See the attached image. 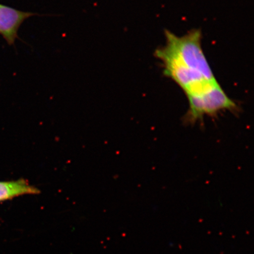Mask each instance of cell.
Instances as JSON below:
<instances>
[{
  "label": "cell",
  "instance_id": "3957f363",
  "mask_svg": "<svg viewBox=\"0 0 254 254\" xmlns=\"http://www.w3.org/2000/svg\"><path fill=\"white\" fill-rule=\"evenodd\" d=\"M37 15H41L0 4V34L8 45H14L15 40L19 39L18 31L21 24L27 19Z\"/></svg>",
  "mask_w": 254,
  "mask_h": 254
},
{
  "label": "cell",
  "instance_id": "6da1fadb",
  "mask_svg": "<svg viewBox=\"0 0 254 254\" xmlns=\"http://www.w3.org/2000/svg\"><path fill=\"white\" fill-rule=\"evenodd\" d=\"M165 34L166 45L155 52V56L163 65L179 66L187 71L204 75L211 80L216 79L203 52L201 31L193 30L179 37L166 30Z\"/></svg>",
  "mask_w": 254,
  "mask_h": 254
},
{
  "label": "cell",
  "instance_id": "277c9868",
  "mask_svg": "<svg viewBox=\"0 0 254 254\" xmlns=\"http://www.w3.org/2000/svg\"><path fill=\"white\" fill-rule=\"evenodd\" d=\"M40 190L24 179L0 182V202L27 194H39Z\"/></svg>",
  "mask_w": 254,
  "mask_h": 254
},
{
  "label": "cell",
  "instance_id": "7a4b0ae2",
  "mask_svg": "<svg viewBox=\"0 0 254 254\" xmlns=\"http://www.w3.org/2000/svg\"><path fill=\"white\" fill-rule=\"evenodd\" d=\"M187 98L189 109L186 119L189 123H196L205 116L217 115L221 111L237 109L236 103L228 97L220 85L204 94Z\"/></svg>",
  "mask_w": 254,
  "mask_h": 254
}]
</instances>
